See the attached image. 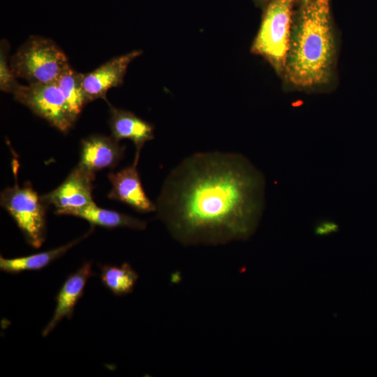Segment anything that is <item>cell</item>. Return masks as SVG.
Instances as JSON below:
<instances>
[{"label": "cell", "instance_id": "obj_1", "mask_svg": "<svg viewBox=\"0 0 377 377\" xmlns=\"http://www.w3.org/2000/svg\"><path fill=\"white\" fill-rule=\"evenodd\" d=\"M263 175L244 156L198 152L167 177L157 216L184 245H219L249 239L265 207Z\"/></svg>", "mask_w": 377, "mask_h": 377}, {"label": "cell", "instance_id": "obj_2", "mask_svg": "<svg viewBox=\"0 0 377 377\" xmlns=\"http://www.w3.org/2000/svg\"><path fill=\"white\" fill-rule=\"evenodd\" d=\"M293 20L283 75L293 87L312 89L327 84L333 75L336 40L330 0H308Z\"/></svg>", "mask_w": 377, "mask_h": 377}, {"label": "cell", "instance_id": "obj_3", "mask_svg": "<svg viewBox=\"0 0 377 377\" xmlns=\"http://www.w3.org/2000/svg\"><path fill=\"white\" fill-rule=\"evenodd\" d=\"M296 0H269L251 46V52L263 57L277 74L283 75L289 49Z\"/></svg>", "mask_w": 377, "mask_h": 377}, {"label": "cell", "instance_id": "obj_4", "mask_svg": "<svg viewBox=\"0 0 377 377\" xmlns=\"http://www.w3.org/2000/svg\"><path fill=\"white\" fill-rule=\"evenodd\" d=\"M10 66L15 77L29 83H48L56 82L70 64L53 40L31 36L11 56Z\"/></svg>", "mask_w": 377, "mask_h": 377}, {"label": "cell", "instance_id": "obj_5", "mask_svg": "<svg viewBox=\"0 0 377 377\" xmlns=\"http://www.w3.org/2000/svg\"><path fill=\"white\" fill-rule=\"evenodd\" d=\"M1 205L10 214L23 233L26 241L34 248L43 244L46 235L45 210L47 205L27 182L20 186L4 189L0 198Z\"/></svg>", "mask_w": 377, "mask_h": 377}, {"label": "cell", "instance_id": "obj_6", "mask_svg": "<svg viewBox=\"0 0 377 377\" xmlns=\"http://www.w3.org/2000/svg\"><path fill=\"white\" fill-rule=\"evenodd\" d=\"M13 94L17 101L62 132L76 121L56 82L20 84Z\"/></svg>", "mask_w": 377, "mask_h": 377}, {"label": "cell", "instance_id": "obj_7", "mask_svg": "<svg viewBox=\"0 0 377 377\" xmlns=\"http://www.w3.org/2000/svg\"><path fill=\"white\" fill-rule=\"evenodd\" d=\"M94 172L78 164L66 179L51 192L41 195L46 205L56 207L55 214H62L70 209L84 207L92 202Z\"/></svg>", "mask_w": 377, "mask_h": 377}, {"label": "cell", "instance_id": "obj_8", "mask_svg": "<svg viewBox=\"0 0 377 377\" xmlns=\"http://www.w3.org/2000/svg\"><path fill=\"white\" fill-rule=\"evenodd\" d=\"M141 50H133L114 57L94 71L82 74V87L87 102L106 99L108 91L121 85L129 64L140 56Z\"/></svg>", "mask_w": 377, "mask_h": 377}, {"label": "cell", "instance_id": "obj_9", "mask_svg": "<svg viewBox=\"0 0 377 377\" xmlns=\"http://www.w3.org/2000/svg\"><path fill=\"white\" fill-rule=\"evenodd\" d=\"M133 162L117 172H110L108 179L112 189L108 193L110 199L124 202L137 212L147 213L156 211V205L146 195L137 169Z\"/></svg>", "mask_w": 377, "mask_h": 377}, {"label": "cell", "instance_id": "obj_10", "mask_svg": "<svg viewBox=\"0 0 377 377\" xmlns=\"http://www.w3.org/2000/svg\"><path fill=\"white\" fill-rule=\"evenodd\" d=\"M94 276L91 262H85L75 272L71 274L56 296V306L53 316L42 331L47 337L64 318L71 319L75 307L82 297L86 283Z\"/></svg>", "mask_w": 377, "mask_h": 377}, {"label": "cell", "instance_id": "obj_11", "mask_svg": "<svg viewBox=\"0 0 377 377\" xmlns=\"http://www.w3.org/2000/svg\"><path fill=\"white\" fill-rule=\"evenodd\" d=\"M125 147L112 136L92 135L81 142L78 164L93 172L114 168L123 158Z\"/></svg>", "mask_w": 377, "mask_h": 377}, {"label": "cell", "instance_id": "obj_12", "mask_svg": "<svg viewBox=\"0 0 377 377\" xmlns=\"http://www.w3.org/2000/svg\"><path fill=\"white\" fill-rule=\"evenodd\" d=\"M109 125L112 136L117 140L128 139L135 147L134 163H138L144 145L154 136V126L134 113L110 105Z\"/></svg>", "mask_w": 377, "mask_h": 377}, {"label": "cell", "instance_id": "obj_13", "mask_svg": "<svg viewBox=\"0 0 377 377\" xmlns=\"http://www.w3.org/2000/svg\"><path fill=\"white\" fill-rule=\"evenodd\" d=\"M94 226L85 234L72 242L59 247L14 258L0 257V269L10 274H18L24 271H36L43 269L64 256L69 249L87 238L94 231Z\"/></svg>", "mask_w": 377, "mask_h": 377}, {"label": "cell", "instance_id": "obj_14", "mask_svg": "<svg viewBox=\"0 0 377 377\" xmlns=\"http://www.w3.org/2000/svg\"><path fill=\"white\" fill-rule=\"evenodd\" d=\"M62 215H71L87 221L91 226H98L106 228H128L142 230L147 222L116 211L103 209L94 202L77 209L64 212Z\"/></svg>", "mask_w": 377, "mask_h": 377}, {"label": "cell", "instance_id": "obj_15", "mask_svg": "<svg viewBox=\"0 0 377 377\" xmlns=\"http://www.w3.org/2000/svg\"><path fill=\"white\" fill-rule=\"evenodd\" d=\"M100 269L102 283L116 296L121 297L131 293L139 276L128 263H124L120 266L104 265Z\"/></svg>", "mask_w": 377, "mask_h": 377}, {"label": "cell", "instance_id": "obj_16", "mask_svg": "<svg viewBox=\"0 0 377 377\" xmlns=\"http://www.w3.org/2000/svg\"><path fill=\"white\" fill-rule=\"evenodd\" d=\"M82 74L77 72L69 66L56 80L73 116L76 120L83 107L88 103L82 87Z\"/></svg>", "mask_w": 377, "mask_h": 377}, {"label": "cell", "instance_id": "obj_17", "mask_svg": "<svg viewBox=\"0 0 377 377\" xmlns=\"http://www.w3.org/2000/svg\"><path fill=\"white\" fill-rule=\"evenodd\" d=\"M9 45L6 40L1 41L0 45V89L1 91L13 94L20 84L16 80L8 61Z\"/></svg>", "mask_w": 377, "mask_h": 377}, {"label": "cell", "instance_id": "obj_18", "mask_svg": "<svg viewBox=\"0 0 377 377\" xmlns=\"http://www.w3.org/2000/svg\"><path fill=\"white\" fill-rule=\"evenodd\" d=\"M339 226L337 223L330 221H324L317 225L315 232L318 235H328L337 232Z\"/></svg>", "mask_w": 377, "mask_h": 377}, {"label": "cell", "instance_id": "obj_19", "mask_svg": "<svg viewBox=\"0 0 377 377\" xmlns=\"http://www.w3.org/2000/svg\"><path fill=\"white\" fill-rule=\"evenodd\" d=\"M256 2L260 5H263V4H265V3H267L269 0H255ZM301 2H304V1H306L308 0H300Z\"/></svg>", "mask_w": 377, "mask_h": 377}]
</instances>
